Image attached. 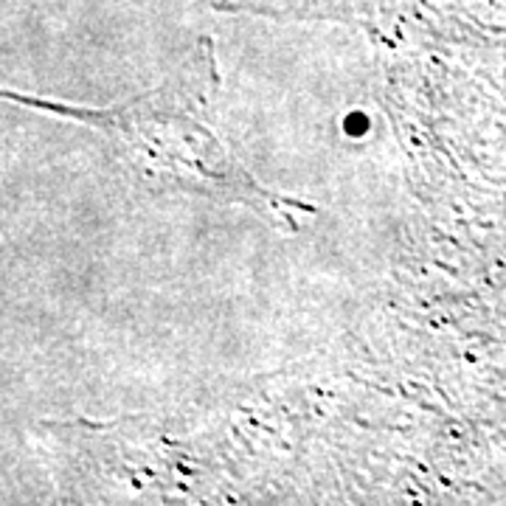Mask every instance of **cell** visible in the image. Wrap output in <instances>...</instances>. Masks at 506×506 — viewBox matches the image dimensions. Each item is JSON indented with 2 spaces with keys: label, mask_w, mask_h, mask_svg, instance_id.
<instances>
[{
  "label": "cell",
  "mask_w": 506,
  "mask_h": 506,
  "mask_svg": "<svg viewBox=\"0 0 506 506\" xmlns=\"http://www.w3.org/2000/svg\"><path fill=\"white\" fill-rule=\"evenodd\" d=\"M6 99L59 110L62 116H73L76 121L110 133L113 141L127 146L129 160L149 183L208 197L242 200L270 219H276V211L284 202L253 183V177L231 158L214 133L217 73L208 57V40L202 65L183 70L149 96L113 110H70L40 99H23L9 90Z\"/></svg>",
  "instance_id": "cell-1"
}]
</instances>
